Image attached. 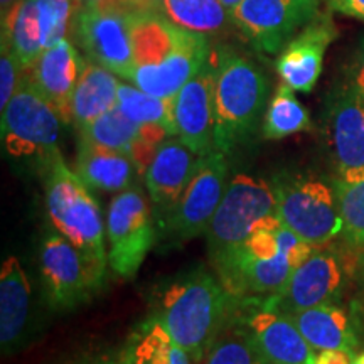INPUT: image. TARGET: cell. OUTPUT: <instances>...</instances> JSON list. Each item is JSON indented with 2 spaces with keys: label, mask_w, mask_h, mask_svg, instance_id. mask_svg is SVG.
I'll list each match as a JSON object with an SVG mask.
<instances>
[{
  "label": "cell",
  "mask_w": 364,
  "mask_h": 364,
  "mask_svg": "<svg viewBox=\"0 0 364 364\" xmlns=\"http://www.w3.org/2000/svg\"><path fill=\"white\" fill-rule=\"evenodd\" d=\"M157 231L149 201L139 186L118 193L107 215L108 265L122 279H134L142 267Z\"/></svg>",
  "instance_id": "7"
},
{
  "label": "cell",
  "mask_w": 364,
  "mask_h": 364,
  "mask_svg": "<svg viewBox=\"0 0 364 364\" xmlns=\"http://www.w3.org/2000/svg\"><path fill=\"white\" fill-rule=\"evenodd\" d=\"M145 4H147L149 11H152V12H159V14H161L162 0H145Z\"/></svg>",
  "instance_id": "39"
},
{
  "label": "cell",
  "mask_w": 364,
  "mask_h": 364,
  "mask_svg": "<svg viewBox=\"0 0 364 364\" xmlns=\"http://www.w3.org/2000/svg\"><path fill=\"white\" fill-rule=\"evenodd\" d=\"M321 0H243L231 22L257 51L277 54L318 16Z\"/></svg>",
  "instance_id": "12"
},
{
  "label": "cell",
  "mask_w": 364,
  "mask_h": 364,
  "mask_svg": "<svg viewBox=\"0 0 364 364\" xmlns=\"http://www.w3.org/2000/svg\"><path fill=\"white\" fill-rule=\"evenodd\" d=\"M16 2H17V0H0V4H2V12L9 11V9H11Z\"/></svg>",
  "instance_id": "41"
},
{
  "label": "cell",
  "mask_w": 364,
  "mask_h": 364,
  "mask_svg": "<svg viewBox=\"0 0 364 364\" xmlns=\"http://www.w3.org/2000/svg\"><path fill=\"white\" fill-rule=\"evenodd\" d=\"M359 273H361V284H363V289H364V252H363V257H361V267H359Z\"/></svg>",
  "instance_id": "42"
},
{
  "label": "cell",
  "mask_w": 364,
  "mask_h": 364,
  "mask_svg": "<svg viewBox=\"0 0 364 364\" xmlns=\"http://www.w3.org/2000/svg\"><path fill=\"white\" fill-rule=\"evenodd\" d=\"M327 129L339 179H364V95L353 80L331 93Z\"/></svg>",
  "instance_id": "14"
},
{
  "label": "cell",
  "mask_w": 364,
  "mask_h": 364,
  "mask_svg": "<svg viewBox=\"0 0 364 364\" xmlns=\"http://www.w3.org/2000/svg\"><path fill=\"white\" fill-rule=\"evenodd\" d=\"M39 263L49 302L58 309L80 306L103 287L107 265L93 260L63 235L46 236Z\"/></svg>",
  "instance_id": "9"
},
{
  "label": "cell",
  "mask_w": 364,
  "mask_h": 364,
  "mask_svg": "<svg viewBox=\"0 0 364 364\" xmlns=\"http://www.w3.org/2000/svg\"><path fill=\"white\" fill-rule=\"evenodd\" d=\"M230 321L238 326L273 364H314L317 351L295 322L267 307L262 297H235Z\"/></svg>",
  "instance_id": "11"
},
{
  "label": "cell",
  "mask_w": 364,
  "mask_h": 364,
  "mask_svg": "<svg viewBox=\"0 0 364 364\" xmlns=\"http://www.w3.org/2000/svg\"><path fill=\"white\" fill-rule=\"evenodd\" d=\"M130 17L117 7L80 4L71 22L73 38L90 61L125 80H130L135 70Z\"/></svg>",
  "instance_id": "10"
},
{
  "label": "cell",
  "mask_w": 364,
  "mask_h": 364,
  "mask_svg": "<svg viewBox=\"0 0 364 364\" xmlns=\"http://www.w3.org/2000/svg\"><path fill=\"white\" fill-rule=\"evenodd\" d=\"M78 134L81 140L98 147L129 154L132 157V150L142 135V125L130 120L118 107H113L112 110L78 130Z\"/></svg>",
  "instance_id": "29"
},
{
  "label": "cell",
  "mask_w": 364,
  "mask_h": 364,
  "mask_svg": "<svg viewBox=\"0 0 364 364\" xmlns=\"http://www.w3.org/2000/svg\"><path fill=\"white\" fill-rule=\"evenodd\" d=\"M353 364H364V353H359L354 356V363Z\"/></svg>",
  "instance_id": "43"
},
{
  "label": "cell",
  "mask_w": 364,
  "mask_h": 364,
  "mask_svg": "<svg viewBox=\"0 0 364 364\" xmlns=\"http://www.w3.org/2000/svg\"><path fill=\"white\" fill-rule=\"evenodd\" d=\"M172 103L177 136L199 156L215 152V65L211 56L182 86Z\"/></svg>",
  "instance_id": "15"
},
{
  "label": "cell",
  "mask_w": 364,
  "mask_h": 364,
  "mask_svg": "<svg viewBox=\"0 0 364 364\" xmlns=\"http://www.w3.org/2000/svg\"><path fill=\"white\" fill-rule=\"evenodd\" d=\"M2 46H7L27 70L43 54L38 0H17L9 11L2 12Z\"/></svg>",
  "instance_id": "25"
},
{
  "label": "cell",
  "mask_w": 364,
  "mask_h": 364,
  "mask_svg": "<svg viewBox=\"0 0 364 364\" xmlns=\"http://www.w3.org/2000/svg\"><path fill=\"white\" fill-rule=\"evenodd\" d=\"M351 80L359 88H364V38L359 39L358 49L354 53V61L351 66Z\"/></svg>",
  "instance_id": "37"
},
{
  "label": "cell",
  "mask_w": 364,
  "mask_h": 364,
  "mask_svg": "<svg viewBox=\"0 0 364 364\" xmlns=\"http://www.w3.org/2000/svg\"><path fill=\"white\" fill-rule=\"evenodd\" d=\"M132 51L135 68L154 66L167 59L188 38L181 29L159 12H140L130 17Z\"/></svg>",
  "instance_id": "22"
},
{
  "label": "cell",
  "mask_w": 364,
  "mask_h": 364,
  "mask_svg": "<svg viewBox=\"0 0 364 364\" xmlns=\"http://www.w3.org/2000/svg\"><path fill=\"white\" fill-rule=\"evenodd\" d=\"M354 353L348 349H324L317 351L314 364H353Z\"/></svg>",
  "instance_id": "36"
},
{
  "label": "cell",
  "mask_w": 364,
  "mask_h": 364,
  "mask_svg": "<svg viewBox=\"0 0 364 364\" xmlns=\"http://www.w3.org/2000/svg\"><path fill=\"white\" fill-rule=\"evenodd\" d=\"M29 279L16 257H9L0 272V344L2 353L21 351L33 336Z\"/></svg>",
  "instance_id": "20"
},
{
  "label": "cell",
  "mask_w": 364,
  "mask_h": 364,
  "mask_svg": "<svg viewBox=\"0 0 364 364\" xmlns=\"http://www.w3.org/2000/svg\"><path fill=\"white\" fill-rule=\"evenodd\" d=\"M235 297L204 268L171 280L157 297L156 316L193 363H201L225 331Z\"/></svg>",
  "instance_id": "1"
},
{
  "label": "cell",
  "mask_w": 364,
  "mask_h": 364,
  "mask_svg": "<svg viewBox=\"0 0 364 364\" xmlns=\"http://www.w3.org/2000/svg\"><path fill=\"white\" fill-rule=\"evenodd\" d=\"M326 4L331 11L364 21V0H326Z\"/></svg>",
  "instance_id": "35"
},
{
  "label": "cell",
  "mask_w": 364,
  "mask_h": 364,
  "mask_svg": "<svg viewBox=\"0 0 364 364\" xmlns=\"http://www.w3.org/2000/svg\"><path fill=\"white\" fill-rule=\"evenodd\" d=\"M75 172L91 191L122 193L134 188L140 176L136 164L129 154L117 152L78 139Z\"/></svg>",
  "instance_id": "21"
},
{
  "label": "cell",
  "mask_w": 364,
  "mask_h": 364,
  "mask_svg": "<svg viewBox=\"0 0 364 364\" xmlns=\"http://www.w3.org/2000/svg\"><path fill=\"white\" fill-rule=\"evenodd\" d=\"M22 76H24V68L21 66L11 49L2 46V56H0V110L2 112L16 95Z\"/></svg>",
  "instance_id": "34"
},
{
  "label": "cell",
  "mask_w": 364,
  "mask_h": 364,
  "mask_svg": "<svg viewBox=\"0 0 364 364\" xmlns=\"http://www.w3.org/2000/svg\"><path fill=\"white\" fill-rule=\"evenodd\" d=\"M73 364H130L124 356V353L118 354H100V356L83 358Z\"/></svg>",
  "instance_id": "38"
},
{
  "label": "cell",
  "mask_w": 364,
  "mask_h": 364,
  "mask_svg": "<svg viewBox=\"0 0 364 364\" xmlns=\"http://www.w3.org/2000/svg\"><path fill=\"white\" fill-rule=\"evenodd\" d=\"M336 38L334 22L326 14H318L280 51L275 66L282 83L294 91H312L321 78L327 48Z\"/></svg>",
  "instance_id": "16"
},
{
  "label": "cell",
  "mask_w": 364,
  "mask_h": 364,
  "mask_svg": "<svg viewBox=\"0 0 364 364\" xmlns=\"http://www.w3.org/2000/svg\"><path fill=\"white\" fill-rule=\"evenodd\" d=\"M199 364H273L265 354H263L253 341L235 326L228 322L225 331L209 348L206 356Z\"/></svg>",
  "instance_id": "32"
},
{
  "label": "cell",
  "mask_w": 364,
  "mask_h": 364,
  "mask_svg": "<svg viewBox=\"0 0 364 364\" xmlns=\"http://www.w3.org/2000/svg\"><path fill=\"white\" fill-rule=\"evenodd\" d=\"M209 56L211 46L206 36L189 33L184 43L162 63L135 68L130 81L145 93L174 100L182 86L206 65Z\"/></svg>",
  "instance_id": "19"
},
{
  "label": "cell",
  "mask_w": 364,
  "mask_h": 364,
  "mask_svg": "<svg viewBox=\"0 0 364 364\" xmlns=\"http://www.w3.org/2000/svg\"><path fill=\"white\" fill-rule=\"evenodd\" d=\"M78 6V0H38L39 26L44 49L53 48L59 41L66 39Z\"/></svg>",
  "instance_id": "33"
},
{
  "label": "cell",
  "mask_w": 364,
  "mask_h": 364,
  "mask_svg": "<svg viewBox=\"0 0 364 364\" xmlns=\"http://www.w3.org/2000/svg\"><path fill=\"white\" fill-rule=\"evenodd\" d=\"M220 2L228 9V11L231 12L236 6H238V4L243 2V0H220Z\"/></svg>",
  "instance_id": "40"
},
{
  "label": "cell",
  "mask_w": 364,
  "mask_h": 364,
  "mask_svg": "<svg viewBox=\"0 0 364 364\" xmlns=\"http://www.w3.org/2000/svg\"><path fill=\"white\" fill-rule=\"evenodd\" d=\"M63 118L56 108L22 76L11 103L2 112V142L9 156L38 159L48 166L58 156Z\"/></svg>",
  "instance_id": "6"
},
{
  "label": "cell",
  "mask_w": 364,
  "mask_h": 364,
  "mask_svg": "<svg viewBox=\"0 0 364 364\" xmlns=\"http://www.w3.org/2000/svg\"><path fill=\"white\" fill-rule=\"evenodd\" d=\"M343 284L344 270L338 255L331 250H314L311 257L295 268L279 292L262 299L267 307L289 316L334 304L343 292Z\"/></svg>",
  "instance_id": "13"
},
{
  "label": "cell",
  "mask_w": 364,
  "mask_h": 364,
  "mask_svg": "<svg viewBox=\"0 0 364 364\" xmlns=\"http://www.w3.org/2000/svg\"><path fill=\"white\" fill-rule=\"evenodd\" d=\"M122 353L130 364H193L156 316L135 327Z\"/></svg>",
  "instance_id": "26"
},
{
  "label": "cell",
  "mask_w": 364,
  "mask_h": 364,
  "mask_svg": "<svg viewBox=\"0 0 364 364\" xmlns=\"http://www.w3.org/2000/svg\"><path fill=\"white\" fill-rule=\"evenodd\" d=\"M117 107L136 124L161 125L171 136H177L172 100L157 98L136 86L120 83Z\"/></svg>",
  "instance_id": "30"
},
{
  "label": "cell",
  "mask_w": 364,
  "mask_h": 364,
  "mask_svg": "<svg viewBox=\"0 0 364 364\" xmlns=\"http://www.w3.org/2000/svg\"><path fill=\"white\" fill-rule=\"evenodd\" d=\"M230 179L226 154L215 150L203 156L199 169L196 171L181 201L172 209L171 215L161 221L164 243L177 247L206 233Z\"/></svg>",
  "instance_id": "8"
},
{
  "label": "cell",
  "mask_w": 364,
  "mask_h": 364,
  "mask_svg": "<svg viewBox=\"0 0 364 364\" xmlns=\"http://www.w3.org/2000/svg\"><path fill=\"white\" fill-rule=\"evenodd\" d=\"M273 215L279 213L270 182L243 172L231 177L206 230L213 267L228 260L248 240L255 226Z\"/></svg>",
  "instance_id": "5"
},
{
  "label": "cell",
  "mask_w": 364,
  "mask_h": 364,
  "mask_svg": "<svg viewBox=\"0 0 364 364\" xmlns=\"http://www.w3.org/2000/svg\"><path fill=\"white\" fill-rule=\"evenodd\" d=\"M346 243L354 250L364 252V179L344 181L332 179Z\"/></svg>",
  "instance_id": "31"
},
{
  "label": "cell",
  "mask_w": 364,
  "mask_h": 364,
  "mask_svg": "<svg viewBox=\"0 0 364 364\" xmlns=\"http://www.w3.org/2000/svg\"><path fill=\"white\" fill-rule=\"evenodd\" d=\"M215 65L216 150L231 154L257 134L270 83L263 71L230 46L211 53Z\"/></svg>",
  "instance_id": "2"
},
{
  "label": "cell",
  "mask_w": 364,
  "mask_h": 364,
  "mask_svg": "<svg viewBox=\"0 0 364 364\" xmlns=\"http://www.w3.org/2000/svg\"><path fill=\"white\" fill-rule=\"evenodd\" d=\"M359 90H361V91H363V95H364V88H359Z\"/></svg>",
  "instance_id": "44"
},
{
  "label": "cell",
  "mask_w": 364,
  "mask_h": 364,
  "mask_svg": "<svg viewBox=\"0 0 364 364\" xmlns=\"http://www.w3.org/2000/svg\"><path fill=\"white\" fill-rule=\"evenodd\" d=\"M86 61L68 39L44 49L31 68L24 70L26 78L56 108L63 124H71V100L83 73Z\"/></svg>",
  "instance_id": "18"
},
{
  "label": "cell",
  "mask_w": 364,
  "mask_h": 364,
  "mask_svg": "<svg viewBox=\"0 0 364 364\" xmlns=\"http://www.w3.org/2000/svg\"><path fill=\"white\" fill-rule=\"evenodd\" d=\"M90 188L58 154L46 166V208L59 235L100 263H108L102 209Z\"/></svg>",
  "instance_id": "3"
},
{
  "label": "cell",
  "mask_w": 364,
  "mask_h": 364,
  "mask_svg": "<svg viewBox=\"0 0 364 364\" xmlns=\"http://www.w3.org/2000/svg\"><path fill=\"white\" fill-rule=\"evenodd\" d=\"M161 14L181 29L206 38L233 26L230 11L220 0H162Z\"/></svg>",
  "instance_id": "27"
},
{
  "label": "cell",
  "mask_w": 364,
  "mask_h": 364,
  "mask_svg": "<svg viewBox=\"0 0 364 364\" xmlns=\"http://www.w3.org/2000/svg\"><path fill=\"white\" fill-rule=\"evenodd\" d=\"M270 184L282 223L314 248L324 247L343 233L332 182L282 172Z\"/></svg>",
  "instance_id": "4"
},
{
  "label": "cell",
  "mask_w": 364,
  "mask_h": 364,
  "mask_svg": "<svg viewBox=\"0 0 364 364\" xmlns=\"http://www.w3.org/2000/svg\"><path fill=\"white\" fill-rule=\"evenodd\" d=\"M120 81L107 68L86 63L71 100V124L76 130L117 107Z\"/></svg>",
  "instance_id": "24"
},
{
  "label": "cell",
  "mask_w": 364,
  "mask_h": 364,
  "mask_svg": "<svg viewBox=\"0 0 364 364\" xmlns=\"http://www.w3.org/2000/svg\"><path fill=\"white\" fill-rule=\"evenodd\" d=\"M203 156L188 147L179 136H169L157 149L144 174L145 188L159 223L172 213L199 169Z\"/></svg>",
  "instance_id": "17"
},
{
  "label": "cell",
  "mask_w": 364,
  "mask_h": 364,
  "mask_svg": "<svg viewBox=\"0 0 364 364\" xmlns=\"http://www.w3.org/2000/svg\"><path fill=\"white\" fill-rule=\"evenodd\" d=\"M289 317L316 351L348 349L354 353L358 348L359 341L351 318L344 309L334 304L289 314Z\"/></svg>",
  "instance_id": "23"
},
{
  "label": "cell",
  "mask_w": 364,
  "mask_h": 364,
  "mask_svg": "<svg viewBox=\"0 0 364 364\" xmlns=\"http://www.w3.org/2000/svg\"><path fill=\"white\" fill-rule=\"evenodd\" d=\"M311 129L312 120L307 108L299 102L292 88L282 83L272 97L265 110V115H263V139L282 140Z\"/></svg>",
  "instance_id": "28"
}]
</instances>
